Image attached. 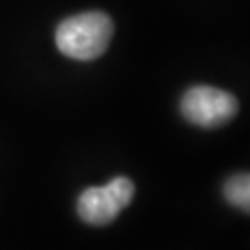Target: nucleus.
I'll return each instance as SVG.
<instances>
[{
  "instance_id": "1",
  "label": "nucleus",
  "mask_w": 250,
  "mask_h": 250,
  "mask_svg": "<svg viewBox=\"0 0 250 250\" xmlns=\"http://www.w3.org/2000/svg\"><path fill=\"white\" fill-rule=\"evenodd\" d=\"M113 37V21L102 11H85L60 22L56 46L72 60L91 62L107 50Z\"/></svg>"
},
{
  "instance_id": "2",
  "label": "nucleus",
  "mask_w": 250,
  "mask_h": 250,
  "mask_svg": "<svg viewBox=\"0 0 250 250\" xmlns=\"http://www.w3.org/2000/svg\"><path fill=\"white\" fill-rule=\"evenodd\" d=\"M180 109L189 123L202 128H217L232 121L239 104L228 91L211 85H195L184 95Z\"/></svg>"
},
{
  "instance_id": "3",
  "label": "nucleus",
  "mask_w": 250,
  "mask_h": 250,
  "mask_svg": "<svg viewBox=\"0 0 250 250\" xmlns=\"http://www.w3.org/2000/svg\"><path fill=\"white\" fill-rule=\"evenodd\" d=\"M134 191V182L126 176L111 180L102 188L85 189L78 198V215L87 224H109L132 202Z\"/></svg>"
},
{
  "instance_id": "4",
  "label": "nucleus",
  "mask_w": 250,
  "mask_h": 250,
  "mask_svg": "<svg viewBox=\"0 0 250 250\" xmlns=\"http://www.w3.org/2000/svg\"><path fill=\"white\" fill-rule=\"evenodd\" d=\"M224 197L232 206L250 213V174H235L224 186Z\"/></svg>"
}]
</instances>
